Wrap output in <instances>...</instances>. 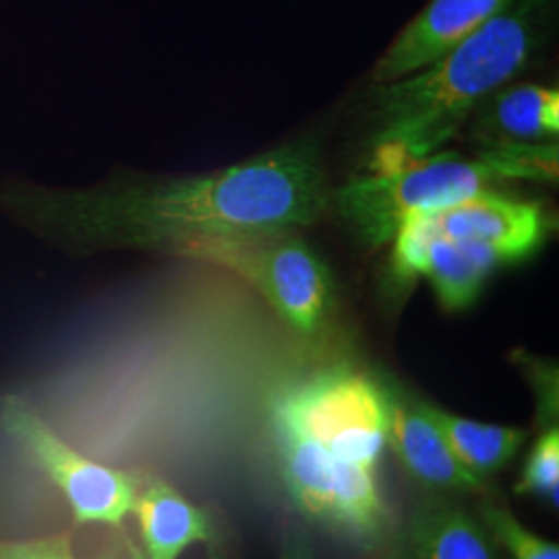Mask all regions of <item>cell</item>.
Listing matches in <instances>:
<instances>
[{"mask_svg":"<svg viewBox=\"0 0 559 559\" xmlns=\"http://www.w3.org/2000/svg\"><path fill=\"white\" fill-rule=\"evenodd\" d=\"M0 203L64 251H160L187 258L214 240L295 233L330 207L311 145L290 143L260 158L180 179L112 180L85 189L15 187Z\"/></svg>","mask_w":559,"mask_h":559,"instance_id":"obj_1","label":"cell"},{"mask_svg":"<svg viewBox=\"0 0 559 559\" xmlns=\"http://www.w3.org/2000/svg\"><path fill=\"white\" fill-rule=\"evenodd\" d=\"M394 392L367 371L334 365L288 381L267 404V441L290 501L365 551L390 537L381 491Z\"/></svg>","mask_w":559,"mask_h":559,"instance_id":"obj_2","label":"cell"},{"mask_svg":"<svg viewBox=\"0 0 559 559\" xmlns=\"http://www.w3.org/2000/svg\"><path fill=\"white\" fill-rule=\"evenodd\" d=\"M543 0L506 4L477 32L417 73L378 83L371 100L373 170L438 154L475 106L519 75L543 34Z\"/></svg>","mask_w":559,"mask_h":559,"instance_id":"obj_3","label":"cell"},{"mask_svg":"<svg viewBox=\"0 0 559 559\" xmlns=\"http://www.w3.org/2000/svg\"><path fill=\"white\" fill-rule=\"evenodd\" d=\"M558 177V145L496 141L477 158L431 154L388 170H373L330 191V205L371 249L390 245L402 222L491 191L506 180Z\"/></svg>","mask_w":559,"mask_h":559,"instance_id":"obj_4","label":"cell"},{"mask_svg":"<svg viewBox=\"0 0 559 559\" xmlns=\"http://www.w3.org/2000/svg\"><path fill=\"white\" fill-rule=\"evenodd\" d=\"M187 258L237 274L302 338H316L332 318V274L295 233L214 240L195 247Z\"/></svg>","mask_w":559,"mask_h":559,"instance_id":"obj_5","label":"cell"},{"mask_svg":"<svg viewBox=\"0 0 559 559\" xmlns=\"http://www.w3.org/2000/svg\"><path fill=\"white\" fill-rule=\"evenodd\" d=\"M0 423L59 487L78 524L120 526L133 512L138 496L133 475L83 456L17 400L4 404Z\"/></svg>","mask_w":559,"mask_h":559,"instance_id":"obj_6","label":"cell"},{"mask_svg":"<svg viewBox=\"0 0 559 559\" xmlns=\"http://www.w3.org/2000/svg\"><path fill=\"white\" fill-rule=\"evenodd\" d=\"M506 261L500 253L475 240H459L427 233L419 222H402L392 239L390 272L400 288L417 278L431 282L445 311L468 309L485 280Z\"/></svg>","mask_w":559,"mask_h":559,"instance_id":"obj_7","label":"cell"},{"mask_svg":"<svg viewBox=\"0 0 559 559\" xmlns=\"http://www.w3.org/2000/svg\"><path fill=\"white\" fill-rule=\"evenodd\" d=\"M411 218L431 235L487 245L506 263L531 258L554 228L539 203L500 195L493 189Z\"/></svg>","mask_w":559,"mask_h":559,"instance_id":"obj_8","label":"cell"},{"mask_svg":"<svg viewBox=\"0 0 559 559\" xmlns=\"http://www.w3.org/2000/svg\"><path fill=\"white\" fill-rule=\"evenodd\" d=\"M506 4L508 0H431L381 55L373 81L390 83L425 69L477 32Z\"/></svg>","mask_w":559,"mask_h":559,"instance_id":"obj_9","label":"cell"},{"mask_svg":"<svg viewBox=\"0 0 559 559\" xmlns=\"http://www.w3.org/2000/svg\"><path fill=\"white\" fill-rule=\"evenodd\" d=\"M388 445L408 477L427 489L475 491L483 487V480L460 464L440 427L420 406V400L408 402L394 392Z\"/></svg>","mask_w":559,"mask_h":559,"instance_id":"obj_10","label":"cell"},{"mask_svg":"<svg viewBox=\"0 0 559 559\" xmlns=\"http://www.w3.org/2000/svg\"><path fill=\"white\" fill-rule=\"evenodd\" d=\"M131 514L140 522L145 559H179L189 547L214 537L210 516L166 480L138 485Z\"/></svg>","mask_w":559,"mask_h":559,"instance_id":"obj_11","label":"cell"},{"mask_svg":"<svg viewBox=\"0 0 559 559\" xmlns=\"http://www.w3.org/2000/svg\"><path fill=\"white\" fill-rule=\"evenodd\" d=\"M406 559H500L479 520L456 506L420 508L406 533Z\"/></svg>","mask_w":559,"mask_h":559,"instance_id":"obj_12","label":"cell"},{"mask_svg":"<svg viewBox=\"0 0 559 559\" xmlns=\"http://www.w3.org/2000/svg\"><path fill=\"white\" fill-rule=\"evenodd\" d=\"M420 406L440 427L460 464L480 480L489 479L506 468L528 438V433L519 427L464 419L423 400Z\"/></svg>","mask_w":559,"mask_h":559,"instance_id":"obj_13","label":"cell"},{"mask_svg":"<svg viewBox=\"0 0 559 559\" xmlns=\"http://www.w3.org/2000/svg\"><path fill=\"white\" fill-rule=\"evenodd\" d=\"M496 129L512 141L551 140L559 131V94L543 85H519L491 106Z\"/></svg>","mask_w":559,"mask_h":559,"instance_id":"obj_14","label":"cell"},{"mask_svg":"<svg viewBox=\"0 0 559 559\" xmlns=\"http://www.w3.org/2000/svg\"><path fill=\"white\" fill-rule=\"evenodd\" d=\"M519 496H531L545 501L554 510L559 506V429L547 425L535 443L531 445L520 480L514 487Z\"/></svg>","mask_w":559,"mask_h":559,"instance_id":"obj_15","label":"cell"},{"mask_svg":"<svg viewBox=\"0 0 559 559\" xmlns=\"http://www.w3.org/2000/svg\"><path fill=\"white\" fill-rule=\"evenodd\" d=\"M480 519L496 545L512 559H559L558 543L543 539L528 531L508 506L483 503Z\"/></svg>","mask_w":559,"mask_h":559,"instance_id":"obj_16","label":"cell"},{"mask_svg":"<svg viewBox=\"0 0 559 559\" xmlns=\"http://www.w3.org/2000/svg\"><path fill=\"white\" fill-rule=\"evenodd\" d=\"M0 559H78L69 535L7 543L0 540Z\"/></svg>","mask_w":559,"mask_h":559,"instance_id":"obj_17","label":"cell"},{"mask_svg":"<svg viewBox=\"0 0 559 559\" xmlns=\"http://www.w3.org/2000/svg\"><path fill=\"white\" fill-rule=\"evenodd\" d=\"M280 559H316V549L305 531L288 528L284 533Z\"/></svg>","mask_w":559,"mask_h":559,"instance_id":"obj_18","label":"cell"}]
</instances>
